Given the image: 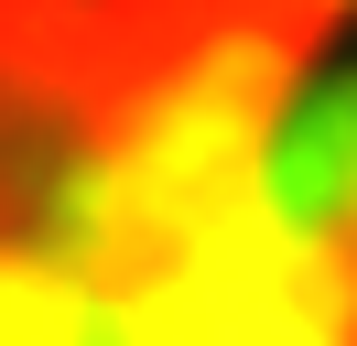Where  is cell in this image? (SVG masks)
I'll return each mask as SVG.
<instances>
[{
  "label": "cell",
  "instance_id": "6da1fadb",
  "mask_svg": "<svg viewBox=\"0 0 357 346\" xmlns=\"http://www.w3.org/2000/svg\"><path fill=\"white\" fill-rule=\"evenodd\" d=\"M347 0H0V151H119L184 119H271Z\"/></svg>",
  "mask_w": 357,
  "mask_h": 346
}]
</instances>
